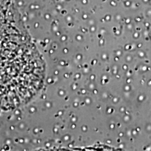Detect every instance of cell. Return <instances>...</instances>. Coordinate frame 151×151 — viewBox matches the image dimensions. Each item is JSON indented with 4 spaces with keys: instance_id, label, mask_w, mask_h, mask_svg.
I'll list each match as a JSON object with an SVG mask.
<instances>
[{
    "instance_id": "6da1fadb",
    "label": "cell",
    "mask_w": 151,
    "mask_h": 151,
    "mask_svg": "<svg viewBox=\"0 0 151 151\" xmlns=\"http://www.w3.org/2000/svg\"><path fill=\"white\" fill-rule=\"evenodd\" d=\"M0 14V106L11 108L35 87V58L11 20Z\"/></svg>"
}]
</instances>
